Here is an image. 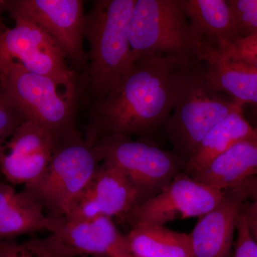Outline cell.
Masks as SVG:
<instances>
[{
    "label": "cell",
    "mask_w": 257,
    "mask_h": 257,
    "mask_svg": "<svg viewBox=\"0 0 257 257\" xmlns=\"http://www.w3.org/2000/svg\"><path fill=\"white\" fill-rule=\"evenodd\" d=\"M182 61L162 55L141 57L91 110L87 140L106 135L143 140L164 127L175 106Z\"/></svg>",
    "instance_id": "obj_1"
},
{
    "label": "cell",
    "mask_w": 257,
    "mask_h": 257,
    "mask_svg": "<svg viewBox=\"0 0 257 257\" xmlns=\"http://www.w3.org/2000/svg\"><path fill=\"white\" fill-rule=\"evenodd\" d=\"M208 87L199 60L182 62L177 80L175 106L164 128L173 151L187 162L209 131L244 104L229 100Z\"/></svg>",
    "instance_id": "obj_2"
},
{
    "label": "cell",
    "mask_w": 257,
    "mask_h": 257,
    "mask_svg": "<svg viewBox=\"0 0 257 257\" xmlns=\"http://www.w3.org/2000/svg\"><path fill=\"white\" fill-rule=\"evenodd\" d=\"M136 0H96L85 15L88 87L95 101L107 95L133 65L128 24Z\"/></svg>",
    "instance_id": "obj_3"
},
{
    "label": "cell",
    "mask_w": 257,
    "mask_h": 257,
    "mask_svg": "<svg viewBox=\"0 0 257 257\" xmlns=\"http://www.w3.org/2000/svg\"><path fill=\"white\" fill-rule=\"evenodd\" d=\"M0 89L23 121L45 128L57 141L76 130L77 97L50 77L13 64L0 76Z\"/></svg>",
    "instance_id": "obj_4"
},
{
    "label": "cell",
    "mask_w": 257,
    "mask_h": 257,
    "mask_svg": "<svg viewBox=\"0 0 257 257\" xmlns=\"http://www.w3.org/2000/svg\"><path fill=\"white\" fill-rule=\"evenodd\" d=\"M133 63L162 55L182 62L199 60L197 41L177 0H136L128 24Z\"/></svg>",
    "instance_id": "obj_5"
},
{
    "label": "cell",
    "mask_w": 257,
    "mask_h": 257,
    "mask_svg": "<svg viewBox=\"0 0 257 257\" xmlns=\"http://www.w3.org/2000/svg\"><path fill=\"white\" fill-rule=\"evenodd\" d=\"M92 148L99 162L122 172L138 192L139 204L158 194L185 169V162L175 152L145 140L106 135L94 141Z\"/></svg>",
    "instance_id": "obj_6"
},
{
    "label": "cell",
    "mask_w": 257,
    "mask_h": 257,
    "mask_svg": "<svg viewBox=\"0 0 257 257\" xmlns=\"http://www.w3.org/2000/svg\"><path fill=\"white\" fill-rule=\"evenodd\" d=\"M92 145L77 128L60 139L46 171L25 190L50 215L64 217L99 167Z\"/></svg>",
    "instance_id": "obj_7"
},
{
    "label": "cell",
    "mask_w": 257,
    "mask_h": 257,
    "mask_svg": "<svg viewBox=\"0 0 257 257\" xmlns=\"http://www.w3.org/2000/svg\"><path fill=\"white\" fill-rule=\"evenodd\" d=\"M14 20V28L0 33V76L11 64H20L29 72L54 79L69 95L77 97V73L67 66L60 47L35 23Z\"/></svg>",
    "instance_id": "obj_8"
},
{
    "label": "cell",
    "mask_w": 257,
    "mask_h": 257,
    "mask_svg": "<svg viewBox=\"0 0 257 257\" xmlns=\"http://www.w3.org/2000/svg\"><path fill=\"white\" fill-rule=\"evenodd\" d=\"M10 17L25 19L44 30L60 47L66 59L78 69L87 67L84 50L85 15L81 0L1 1Z\"/></svg>",
    "instance_id": "obj_9"
},
{
    "label": "cell",
    "mask_w": 257,
    "mask_h": 257,
    "mask_svg": "<svg viewBox=\"0 0 257 257\" xmlns=\"http://www.w3.org/2000/svg\"><path fill=\"white\" fill-rule=\"evenodd\" d=\"M224 194L181 172L158 194L134 208L126 218L133 226H164L172 221L199 218L216 207Z\"/></svg>",
    "instance_id": "obj_10"
},
{
    "label": "cell",
    "mask_w": 257,
    "mask_h": 257,
    "mask_svg": "<svg viewBox=\"0 0 257 257\" xmlns=\"http://www.w3.org/2000/svg\"><path fill=\"white\" fill-rule=\"evenodd\" d=\"M139 204L138 192L122 172L103 163L72 203L64 219L80 220L98 216L126 217Z\"/></svg>",
    "instance_id": "obj_11"
},
{
    "label": "cell",
    "mask_w": 257,
    "mask_h": 257,
    "mask_svg": "<svg viewBox=\"0 0 257 257\" xmlns=\"http://www.w3.org/2000/svg\"><path fill=\"white\" fill-rule=\"evenodd\" d=\"M246 197L241 187L224 191L221 202L199 217L189 235L192 257H230Z\"/></svg>",
    "instance_id": "obj_12"
},
{
    "label": "cell",
    "mask_w": 257,
    "mask_h": 257,
    "mask_svg": "<svg viewBox=\"0 0 257 257\" xmlns=\"http://www.w3.org/2000/svg\"><path fill=\"white\" fill-rule=\"evenodd\" d=\"M197 57L204 64L208 87L233 99L257 106V69L225 51L197 42Z\"/></svg>",
    "instance_id": "obj_13"
},
{
    "label": "cell",
    "mask_w": 257,
    "mask_h": 257,
    "mask_svg": "<svg viewBox=\"0 0 257 257\" xmlns=\"http://www.w3.org/2000/svg\"><path fill=\"white\" fill-rule=\"evenodd\" d=\"M55 234L77 256L127 257L126 234L119 232L111 217L98 216L91 219H64Z\"/></svg>",
    "instance_id": "obj_14"
},
{
    "label": "cell",
    "mask_w": 257,
    "mask_h": 257,
    "mask_svg": "<svg viewBox=\"0 0 257 257\" xmlns=\"http://www.w3.org/2000/svg\"><path fill=\"white\" fill-rule=\"evenodd\" d=\"M64 217L50 215L33 195L0 181V241L41 231L55 233Z\"/></svg>",
    "instance_id": "obj_15"
},
{
    "label": "cell",
    "mask_w": 257,
    "mask_h": 257,
    "mask_svg": "<svg viewBox=\"0 0 257 257\" xmlns=\"http://www.w3.org/2000/svg\"><path fill=\"white\" fill-rule=\"evenodd\" d=\"M177 1L197 42L224 50L240 38L226 0Z\"/></svg>",
    "instance_id": "obj_16"
},
{
    "label": "cell",
    "mask_w": 257,
    "mask_h": 257,
    "mask_svg": "<svg viewBox=\"0 0 257 257\" xmlns=\"http://www.w3.org/2000/svg\"><path fill=\"white\" fill-rule=\"evenodd\" d=\"M255 176H257V138L234 144L192 177L224 192L239 187Z\"/></svg>",
    "instance_id": "obj_17"
},
{
    "label": "cell",
    "mask_w": 257,
    "mask_h": 257,
    "mask_svg": "<svg viewBox=\"0 0 257 257\" xmlns=\"http://www.w3.org/2000/svg\"><path fill=\"white\" fill-rule=\"evenodd\" d=\"M253 138H257V128L245 119L242 109L233 111L202 139L186 162L184 173L193 177L234 144Z\"/></svg>",
    "instance_id": "obj_18"
},
{
    "label": "cell",
    "mask_w": 257,
    "mask_h": 257,
    "mask_svg": "<svg viewBox=\"0 0 257 257\" xmlns=\"http://www.w3.org/2000/svg\"><path fill=\"white\" fill-rule=\"evenodd\" d=\"M130 254L136 257H192L189 234L161 225L140 223L126 234Z\"/></svg>",
    "instance_id": "obj_19"
},
{
    "label": "cell",
    "mask_w": 257,
    "mask_h": 257,
    "mask_svg": "<svg viewBox=\"0 0 257 257\" xmlns=\"http://www.w3.org/2000/svg\"><path fill=\"white\" fill-rule=\"evenodd\" d=\"M54 151L22 155L0 151V171L10 183L31 185L45 173Z\"/></svg>",
    "instance_id": "obj_20"
},
{
    "label": "cell",
    "mask_w": 257,
    "mask_h": 257,
    "mask_svg": "<svg viewBox=\"0 0 257 257\" xmlns=\"http://www.w3.org/2000/svg\"><path fill=\"white\" fill-rule=\"evenodd\" d=\"M55 234L32 238L20 243L15 239L0 241V257H77Z\"/></svg>",
    "instance_id": "obj_21"
},
{
    "label": "cell",
    "mask_w": 257,
    "mask_h": 257,
    "mask_svg": "<svg viewBox=\"0 0 257 257\" xmlns=\"http://www.w3.org/2000/svg\"><path fill=\"white\" fill-rule=\"evenodd\" d=\"M227 3L240 38L257 35V0H227Z\"/></svg>",
    "instance_id": "obj_22"
},
{
    "label": "cell",
    "mask_w": 257,
    "mask_h": 257,
    "mask_svg": "<svg viewBox=\"0 0 257 257\" xmlns=\"http://www.w3.org/2000/svg\"><path fill=\"white\" fill-rule=\"evenodd\" d=\"M23 121L20 115L0 89V151Z\"/></svg>",
    "instance_id": "obj_23"
},
{
    "label": "cell",
    "mask_w": 257,
    "mask_h": 257,
    "mask_svg": "<svg viewBox=\"0 0 257 257\" xmlns=\"http://www.w3.org/2000/svg\"><path fill=\"white\" fill-rule=\"evenodd\" d=\"M236 233L232 257H257V242L251 234L243 207L238 219Z\"/></svg>",
    "instance_id": "obj_24"
},
{
    "label": "cell",
    "mask_w": 257,
    "mask_h": 257,
    "mask_svg": "<svg viewBox=\"0 0 257 257\" xmlns=\"http://www.w3.org/2000/svg\"><path fill=\"white\" fill-rule=\"evenodd\" d=\"M223 51L257 69V35L238 39Z\"/></svg>",
    "instance_id": "obj_25"
},
{
    "label": "cell",
    "mask_w": 257,
    "mask_h": 257,
    "mask_svg": "<svg viewBox=\"0 0 257 257\" xmlns=\"http://www.w3.org/2000/svg\"><path fill=\"white\" fill-rule=\"evenodd\" d=\"M239 187L244 192L246 201H249V204L257 209V176L248 179Z\"/></svg>",
    "instance_id": "obj_26"
},
{
    "label": "cell",
    "mask_w": 257,
    "mask_h": 257,
    "mask_svg": "<svg viewBox=\"0 0 257 257\" xmlns=\"http://www.w3.org/2000/svg\"><path fill=\"white\" fill-rule=\"evenodd\" d=\"M248 226L251 229V234L257 242V209L249 203H245L243 206Z\"/></svg>",
    "instance_id": "obj_27"
},
{
    "label": "cell",
    "mask_w": 257,
    "mask_h": 257,
    "mask_svg": "<svg viewBox=\"0 0 257 257\" xmlns=\"http://www.w3.org/2000/svg\"><path fill=\"white\" fill-rule=\"evenodd\" d=\"M3 10V7H2L1 1H0V33H2V32H4L5 30H6L7 29H8L5 26L4 24H3V21H2L1 13Z\"/></svg>",
    "instance_id": "obj_28"
},
{
    "label": "cell",
    "mask_w": 257,
    "mask_h": 257,
    "mask_svg": "<svg viewBox=\"0 0 257 257\" xmlns=\"http://www.w3.org/2000/svg\"><path fill=\"white\" fill-rule=\"evenodd\" d=\"M252 113L254 116L255 119H256L257 124V106H252ZM257 128V126L256 127Z\"/></svg>",
    "instance_id": "obj_29"
},
{
    "label": "cell",
    "mask_w": 257,
    "mask_h": 257,
    "mask_svg": "<svg viewBox=\"0 0 257 257\" xmlns=\"http://www.w3.org/2000/svg\"><path fill=\"white\" fill-rule=\"evenodd\" d=\"M127 257H136V256H133V255H130V256H127Z\"/></svg>",
    "instance_id": "obj_30"
}]
</instances>
